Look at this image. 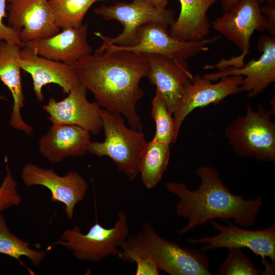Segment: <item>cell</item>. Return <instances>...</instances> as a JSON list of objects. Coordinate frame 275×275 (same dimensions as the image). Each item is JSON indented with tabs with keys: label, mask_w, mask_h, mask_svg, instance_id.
<instances>
[{
	"label": "cell",
	"mask_w": 275,
	"mask_h": 275,
	"mask_svg": "<svg viewBox=\"0 0 275 275\" xmlns=\"http://www.w3.org/2000/svg\"><path fill=\"white\" fill-rule=\"evenodd\" d=\"M80 82L100 107L120 114L130 127L142 131L136 104L144 92L141 80L147 76L148 64L141 54L124 50L94 51L72 66Z\"/></svg>",
	"instance_id": "1"
},
{
	"label": "cell",
	"mask_w": 275,
	"mask_h": 275,
	"mask_svg": "<svg viewBox=\"0 0 275 275\" xmlns=\"http://www.w3.org/2000/svg\"><path fill=\"white\" fill-rule=\"evenodd\" d=\"M196 174L201 183L195 190L183 183L168 182L165 184L167 190L179 199L175 207L176 214L188 219L178 234H185L215 218L233 219L242 228L255 225L263 204L260 196L249 200L241 195L233 194L223 182L218 170L212 167H199Z\"/></svg>",
	"instance_id": "2"
},
{
	"label": "cell",
	"mask_w": 275,
	"mask_h": 275,
	"mask_svg": "<svg viewBox=\"0 0 275 275\" xmlns=\"http://www.w3.org/2000/svg\"><path fill=\"white\" fill-rule=\"evenodd\" d=\"M120 248L151 257L160 271L170 275L212 274L208 257L204 252L165 239L147 222L139 232L128 236Z\"/></svg>",
	"instance_id": "3"
},
{
	"label": "cell",
	"mask_w": 275,
	"mask_h": 275,
	"mask_svg": "<svg viewBox=\"0 0 275 275\" xmlns=\"http://www.w3.org/2000/svg\"><path fill=\"white\" fill-rule=\"evenodd\" d=\"M100 117L105 139L102 142L91 141L88 153L98 157L108 156L119 171L133 180L139 174L141 153L147 143L142 131L128 128L121 114L101 108Z\"/></svg>",
	"instance_id": "4"
},
{
	"label": "cell",
	"mask_w": 275,
	"mask_h": 275,
	"mask_svg": "<svg viewBox=\"0 0 275 275\" xmlns=\"http://www.w3.org/2000/svg\"><path fill=\"white\" fill-rule=\"evenodd\" d=\"M273 115L259 104L256 109L248 104L246 113L232 121L225 135L233 152L243 157H253L267 162H275V122Z\"/></svg>",
	"instance_id": "5"
},
{
	"label": "cell",
	"mask_w": 275,
	"mask_h": 275,
	"mask_svg": "<svg viewBox=\"0 0 275 275\" xmlns=\"http://www.w3.org/2000/svg\"><path fill=\"white\" fill-rule=\"evenodd\" d=\"M258 0H240L229 11L216 18L211 27L227 40L233 42L242 53L229 59H222L213 65H206L204 69L221 70L229 66L240 68L244 59L250 53V39L254 32L267 30L268 23L260 11Z\"/></svg>",
	"instance_id": "6"
},
{
	"label": "cell",
	"mask_w": 275,
	"mask_h": 275,
	"mask_svg": "<svg viewBox=\"0 0 275 275\" xmlns=\"http://www.w3.org/2000/svg\"><path fill=\"white\" fill-rule=\"evenodd\" d=\"M128 234L127 215L125 212L120 211L114 227L106 228L96 222L83 234L79 227L75 226L64 231L60 239L47 250L57 245H62L71 250L78 260L97 262L109 255L118 256Z\"/></svg>",
	"instance_id": "7"
},
{
	"label": "cell",
	"mask_w": 275,
	"mask_h": 275,
	"mask_svg": "<svg viewBox=\"0 0 275 275\" xmlns=\"http://www.w3.org/2000/svg\"><path fill=\"white\" fill-rule=\"evenodd\" d=\"M94 13L106 20H116L123 26L121 33L110 37L100 32L94 33L103 44L127 47L135 43L138 29L143 25L156 23L170 26L175 21L174 13L170 9L159 10L146 0H133L131 3H117L102 5L95 9Z\"/></svg>",
	"instance_id": "8"
},
{
	"label": "cell",
	"mask_w": 275,
	"mask_h": 275,
	"mask_svg": "<svg viewBox=\"0 0 275 275\" xmlns=\"http://www.w3.org/2000/svg\"><path fill=\"white\" fill-rule=\"evenodd\" d=\"M168 27L159 23H148L138 30L135 43L130 46L122 47L114 44H103L95 51L105 50H124L138 54H155L186 60L203 51L209 50V45L221 37V35L206 38L199 41H183L172 37Z\"/></svg>",
	"instance_id": "9"
},
{
	"label": "cell",
	"mask_w": 275,
	"mask_h": 275,
	"mask_svg": "<svg viewBox=\"0 0 275 275\" xmlns=\"http://www.w3.org/2000/svg\"><path fill=\"white\" fill-rule=\"evenodd\" d=\"M228 226H224L215 221L210 223L218 233L215 235L198 239L189 238L190 243L205 244L200 250L202 252L218 248L248 249L261 258L263 263L270 259L275 264V224L258 230H249L227 221Z\"/></svg>",
	"instance_id": "10"
},
{
	"label": "cell",
	"mask_w": 275,
	"mask_h": 275,
	"mask_svg": "<svg viewBox=\"0 0 275 275\" xmlns=\"http://www.w3.org/2000/svg\"><path fill=\"white\" fill-rule=\"evenodd\" d=\"M21 177L27 186L41 185L48 188L51 201L65 204L69 220L73 219L75 205L84 200L88 189L87 181L78 172L70 171L60 176L51 169H45L31 163L24 165Z\"/></svg>",
	"instance_id": "11"
},
{
	"label": "cell",
	"mask_w": 275,
	"mask_h": 275,
	"mask_svg": "<svg viewBox=\"0 0 275 275\" xmlns=\"http://www.w3.org/2000/svg\"><path fill=\"white\" fill-rule=\"evenodd\" d=\"M257 49L262 52L258 60L252 59L240 68L229 66L202 77L215 81L225 76L242 75V91L248 92L249 98L258 96L275 81V37L261 36Z\"/></svg>",
	"instance_id": "12"
},
{
	"label": "cell",
	"mask_w": 275,
	"mask_h": 275,
	"mask_svg": "<svg viewBox=\"0 0 275 275\" xmlns=\"http://www.w3.org/2000/svg\"><path fill=\"white\" fill-rule=\"evenodd\" d=\"M87 91L79 82L62 100L50 98L42 107L52 124L77 125L93 134H99L102 129L101 107L96 101L88 100Z\"/></svg>",
	"instance_id": "13"
},
{
	"label": "cell",
	"mask_w": 275,
	"mask_h": 275,
	"mask_svg": "<svg viewBox=\"0 0 275 275\" xmlns=\"http://www.w3.org/2000/svg\"><path fill=\"white\" fill-rule=\"evenodd\" d=\"M148 64L147 77L169 111L173 114L179 107L186 84L193 79L186 60L155 54H141Z\"/></svg>",
	"instance_id": "14"
},
{
	"label": "cell",
	"mask_w": 275,
	"mask_h": 275,
	"mask_svg": "<svg viewBox=\"0 0 275 275\" xmlns=\"http://www.w3.org/2000/svg\"><path fill=\"white\" fill-rule=\"evenodd\" d=\"M7 11L8 25L24 43L49 38L61 31L54 22L48 0H8Z\"/></svg>",
	"instance_id": "15"
},
{
	"label": "cell",
	"mask_w": 275,
	"mask_h": 275,
	"mask_svg": "<svg viewBox=\"0 0 275 275\" xmlns=\"http://www.w3.org/2000/svg\"><path fill=\"white\" fill-rule=\"evenodd\" d=\"M243 78L242 75L225 76L214 84L199 74L193 75L186 84L180 105L173 114L177 135L185 118L195 109L216 105L229 96L242 92Z\"/></svg>",
	"instance_id": "16"
},
{
	"label": "cell",
	"mask_w": 275,
	"mask_h": 275,
	"mask_svg": "<svg viewBox=\"0 0 275 275\" xmlns=\"http://www.w3.org/2000/svg\"><path fill=\"white\" fill-rule=\"evenodd\" d=\"M20 56L21 69L31 75L34 93L40 102L44 100L42 89L46 85L57 84L68 94L79 82L71 66L39 56L26 46L20 49Z\"/></svg>",
	"instance_id": "17"
},
{
	"label": "cell",
	"mask_w": 275,
	"mask_h": 275,
	"mask_svg": "<svg viewBox=\"0 0 275 275\" xmlns=\"http://www.w3.org/2000/svg\"><path fill=\"white\" fill-rule=\"evenodd\" d=\"M88 28V23L67 28L49 38L26 42L25 46L39 56L72 66L92 53L87 41Z\"/></svg>",
	"instance_id": "18"
},
{
	"label": "cell",
	"mask_w": 275,
	"mask_h": 275,
	"mask_svg": "<svg viewBox=\"0 0 275 275\" xmlns=\"http://www.w3.org/2000/svg\"><path fill=\"white\" fill-rule=\"evenodd\" d=\"M90 139V132L80 126L52 124L39 139L38 148L50 163H59L69 156L85 155Z\"/></svg>",
	"instance_id": "19"
},
{
	"label": "cell",
	"mask_w": 275,
	"mask_h": 275,
	"mask_svg": "<svg viewBox=\"0 0 275 275\" xmlns=\"http://www.w3.org/2000/svg\"><path fill=\"white\" fill-rule=\"evenodd\" d=\"M22 47L6 41L0 42V79L10 90L13 99L10 124L26 135L32 134L33 127L23 120L21 109L24 105L21 81L20 51Z\"/></svg>",
	"instance_id": "20"
},
{
	"label": "cell",
	"mask_w": 275,
	"mask_h": 275,
	"mask_svg": "<svg viewBox=\"0 0 275 275\" xmlns=\"http://www.w3.org/2000/svg\"><path fill=\"white\" fill-rule=\"evenodd\" d=\"M181 10L170 26L169 34L183 41H199L207 38L211 24L207 13L218 0H179Z\"/></svg>",
	"instance_id": "21"
},
{
	"label": "cell",
	"mask_w": 275,
	"mask_h": 275,
	"mask_svg": "<svg viewBox=\"0 0 275 275\" xmlns=\"http://www.w3.org/2000/svg\"><path fill=\"white\" fill-rule=\"evenodd\" d=\"M170 156V144L153 139L147 142L139 164L141 180L146 188H153L160 181L167 169Z\"/></svg>",
	"instance_id": "22"
},
{
	"label": "cell",
	"mask_w": 275,
	"mask_h": 275,
	"mask_svg": "<svg viewBox=\"0 0 275 275\" xmlns=\"http://www.w3.org/2000/svg\"><path fill=\"white\" fill-rule=\"evenodd\" d=\"M0 254L6 255L16 259L31 273L32 271L24 265L20 257H28L35 266L38 267L46 257L44 252L32 249L30 248L29 243L11 233L2 212H0Z\"/></svg>",
	"instance_id": "23"
},
{
	"label": "cell",
	"mask_w": 275,
	"mask_h": 275,
	"mask_svg": "<svg viewBox=\"0 0 275 275\" xmlns=\"http://www.w3.org/2000/svg\"><path fill=\"white\" fill-rule=\"evenodd\" d=\"M96 0H48L54 22L61 30L78 28Z\"/></svg>",
	"instance_id": "24"
},
{
	"label": "cell",
	"mask_w": 275,
	"mask_h": 275,
	"mask_svg": "<svg viewBox=\"0 0 275 275\" xmlns=\"http://www.w3.org/2000/svg\"><path fill=\"white\" fill-rule=\"evenodd\" d=\"M151 117L156 125L153 140L168 144H174L178 135L173 114H172L156 91L152 101Z\"/></svg>",
	"instance_id": "25"
},
{
	"label": "cell",
	"mask_w": 275,
	"mask_h": 275,
	"mask_svg": "<svg viewBox=\"0 0 275 275\" xmlns=\"http://www.w3.org/2000/svg\"><path fill=\"white\" fill-rule=\"evenodd\" d=\"M218 275L267 274L264 268L257 269L253 262L243 253L242 249H228V254L221 264Z\"/></svg>",
	"instance_id": "26"
},
{
	"label": "cell",
	"mask_w": 275,
	"mask_h": 275,
	"mask_svg": "<svg viewBox=\"0 0 275 275\" xmlns=\"http://www.w3.org/2000/svg\"><path fill=\"white\" fill-rule=\"evenodd\" d=\"M6 169V175L0 186V212L18 205L21 202V198L17 189V182L7 164Z\"/></svg>",
	"instance_id": "27"
},
{
	"label": "cell",
	"mask_w": 275,
	"mask_h": 275,
	"mask_svg": "<svg viewBox=\"0 0 275 275\" xmlns=\"http://www.w3.org/2000/svg\"><path fill=\"white\" fill-rule=\"evenodd\" d=\"M118 257L122 261L136 263V275L160 274L156 263L150 257L141 256L132 251L122 249Z\"/></svg>",
	"instance_id": "28"
},
{
	"label": "cell",
	"mask_w": 275,
	"mask_h": 275,
	"mask_svg": "<svg viewBox=\"0 0 275 275\" xmlns=\"http://www.w3.org/2000/svg\"><path fill=\"white\" fill-rule=\"evenodd\" d=\"M7 2L8 0H0V42L6 41L22 48L25 46V43L20 40L18 34L4 23V18L7 17Z\"/></svg>",
	"instance_id": "29"
},
{
	"label": "cell",
	"mask_w": 275,
	"mask_h": 275,
	"mask_svg": "<svg viewBox=\"0 0 275 275\" xmlns=\"http://www.w3.org/2000/svg\"><path fill=\"white\" fill-rule=\"evenodd\" d=\"M260 11L266 17L268 31L270 36L275 37V3H266L264 5H260Z\"/></svg>",
	"instance_id": "30"
},
{
	"label": "cell",
	"mask_w": 275,
	"mask_h": 275,
	"mask_svg": "<svg viewBox=\"0 0 275 275\" xmlns=\"http://www.w3.org/2000/svg\"><path fill=\"white\" fill-rule=\"evenodd\" d=\"M221 7L224 12H228L240 0H219ZM261 5L266 3H275V0H258Z\"/></svg>",
	"instance_id": "31"
},
{
	"label": "cell",
	"mask_w": 275,
	"mask_h": 275,
	"mask_svg": "<svg viewBox=\"0 0 275 275\" xmlns=\"http://www.w3.org/2000/svg\"><path fill=\"white\" fill-rule=\"evenodd\" d=\"M151 5L159 10L166 9L168 0H146Z\"/></svg>",
	"instance_id": "32"
},
{
	"label": "cell",
	"mask_w": 275,
	"mask_h": 275,
	"mask_svg": "<svg viewBox=\"0 0 275 275\" xmlns=\"http://www.w3.org/2000/svg\"><path fill=\"white\" fill-rule=\"evenodd\" d=\"M0 100H7V99L5 95L0 94Z\"/></svg>",
	"instance_id": "33"
},
{
	"label": "cell",
	"mask_w": 275,
	"mask_h": 275,
	"mask_svg": "<svg viewBox=\"0 0 275 275\" xmlns=\"http://www.w3.org/2000/svg\"><path fill=\"white\" fill-rule=\"evenodd\" d=\"M96 1L97 2V1H106V0H96Z\"/></svg>",
	"instance_id": "34"
}]
</instances>
